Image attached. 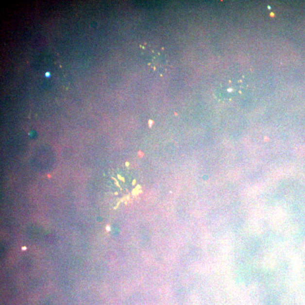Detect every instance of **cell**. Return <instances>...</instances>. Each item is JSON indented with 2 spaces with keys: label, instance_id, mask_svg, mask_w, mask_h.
Wrapping results in <instances>:
<instances>
[{
  "label": "cell",
  "instance_id": "cell-1",
  "mask_svg": "<svg viewBox=\"0 0 305 305\" xmlns=\"http://www.w3.org/2000/svg\"><path fill=\"white\" fill-rule=\"evenodd\" d=\"M147 65L155 73L162 74L167 70V62L166 58L161 53H152L146 57Z\"/></svg>",
  "mask_w": 305,
  "mask_h": 305
}]
</instances>
